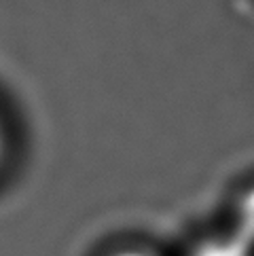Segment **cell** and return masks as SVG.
<instances>
[{
    "label": "cell",
    "instance_id": "1",
    "mask_svg": "<svg viewBox=\"0 0 254 256\" xmlns=\"http://www.w3.org/2000/svg\"><path fill=\"white\" fill-rule=\"evenodd\" d=\"M233 235L254 248V184L242 190L233 212Z\"/></svg>",
    "mask_w": 254,
    "mask_h": 256
},
{
    "label": "cell",
    "instance_id": "2",
    "mask_svg": "<svg viewBox=\"0 0 254 256\" xmlns=\"http://www.w3.org/2000/svg\"><path fill=\"white\" fill-rule=\"evenodd\" d=\"M252 246L242 242L238 235L226 233L220 237H210L197 246L190 256H254Z\"/></svg>",
    "mask_w": 254,
    "mask_h": 256
},
{
    "label": "cell",
    "instance_id": "3",
    "mask_svg": "<svg viewBox=\"0 0 254 256\" xmlns=\"http://www.w3.org/2000/svg\"><path fill=\"white\" fill-rule=\"evenodd\" d=\"M8 150H11V134H8V125L4 121V116L0 114V170L6 163Z\"/></svg>",
    "mask_w": 254,
    "mask_h": 256
},
{
    "label": "cell",
    "instance_id": "4",
    "mask_svg": "<svg viewBox=\"0 0 254 256\" xmlns=\"http://www.w3.org/2000/svg\"><path fill=\"white\" fill-rule=\"evenodd\" d=\"M108 256H155L148 250H142V248H121V250H114Z\"/></svg>",
    "mask_w": 254,
    "mask_h": 256
}]
</instances>
